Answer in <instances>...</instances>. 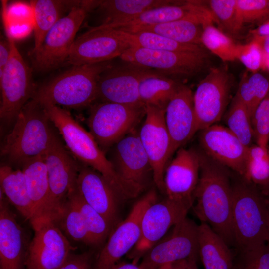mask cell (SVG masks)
<instances>
[{"instance_id": "22", "label": "cell", "mask_w": 269, "mask_h": 269, "mask_svg": "<svg viewBox=\"0 0 269 269\" xmlns=\"http://www.w3.org/2000/svg\"><path fill=\"white\" fill-rule=\"evenodd\" d=\"M165 121L171 139L172 155L199 131L193 94L189 87L181 84L166 108Z\"/></svg>"}, {"instance_id": "32", "label": "cell", "mask_w": 269, "mask_h": 269, "mask_svg": "<svg viewBox=\"0 0 269 269\" xmlns=\"http://www.w3.org/2000/svg\"><path fill=\"white\" fill-rule=\"evenodd\" d=\"M181 84L157 72L141 82L139 86L140 101L145 105L165 110Z\"/></svg>"}, {"instance_id": "24", "label": "cell", "mask_w": 269, "mask_h": 269, "mask_svg": "<svg viewBox=\"0 0 269 269\" xmlns=\"http://www.w3.org/2000/svg\"><path fill=\"white\" fill-rule=\"evenodd\" d=\"M8 203L0 189V269H22L28 249L26 237Z\"/></svg>"}, {"instance_id": "17", "label": "cell", "mask_w": 269, "mask_h": 269, "mask_svg": "<svg viewBox=\"0 0 269 269\" xmlns=\"http://www.w3.org/2000/svg\"><path fill=\"white\" fill-rule=\"evenodd\" d=\"M145 119L138 133L150 162L153 179L159 190L165 193L164 173L171 157V141L165 121V110L145 105Z\"/></svg>"}, {"instance_id": "36", "label": "cell", "mask_w": 269, "mask_h": 269, "mask_svg": "<svg viewBox=\"0 0 269 269\" xmlns=\"http://www.w3.org/2000/svg\"><path fill=\"white\" fill-rule=\"evenodd\" d=\"M68 198L72 200L79 209L89 234L92 245L101 244L111 233L113 226L101 214L83 199L77 189Z\"/></svg>"}, {"instance_id": "47", "label": "cell", "mask_w": 269, "mask_h": 269, "mask_svg": "<svg viewBox=\"0 0 269 269\" xmlns=\"http://www.w3.org/2000/svg\"><path fill=\"white\" fill-rule=\"evenodd\" d=\"M10 52V45L7 38L6 39H1L0 42V77L2 75L9 61Z\"/></svg>"}, {"instance_id": "35", "label": "cell", "mask_w": 269, "mask_h": 269, "mask_svg": "<svg viewBox=\"0 0 269 269\" xmlns=\"http://www.w3.org/2000/svg\"><path fill=\"white\" fill-rule=\"evenodd\" d=\"M261 189L269 183V148L253 144L248 147L243 177Z\"/></svg>"}, {"instance_id": "39", "label": "cell", "mask_w": 269, "mask_h": 269, "mask_svg": "<svg viewBox=\"0 0 269 269\" xmlns=\"http://www.w3.org/2000/svg\"><path fill=\"white\" fill-rule=\"evenodd\" d=\"M207 3L218 28L230 37L238 35L243 26L238 17L237 0H211Z\"/></svg>"}, {"instance_id": "11", "label": "cell", "mask_w": 269, "mask_h": 269, "mask_svg": "<svg viewBox=\"0 0 269 269\" xmlns=\"http://www.w3.org/2000/svg\"><path fill=\"white\" fill-rule=\"evenodd\" d=\"M125 62L154 68L165 76H192L203 70L208 63L206 52L185 53L160 51L131 46L120 56Z\"/></svg>"}, {"instance_id": "14", "label": "cell", "mask_w": 269, "mask_h": 269, "mask_svg": "<svg viewBox=\"0 0 269 269\" xmlns=\"http://www.w3.org/2000/svg\"><path fill=\"white\" fill-rule=\"evenodd\" d=\"M198 256V225L186 216L172 227L169 235L146 253L139 266L141 269H157Z\"/></svg>"}, {"instance_id": "21", "label": "cell", "mask_w": 269, "mask_h": 269, "mask_svg": "<svg viewBox=\"0 0 269 269\" xmlns=\"http://www.w3.org/2000/svg\"><path fill=\"white\" fill-rule=\"evenodd\" d=\"M200 131L199 142L205 155L243 177L248 147L220 125L215 124Z\"/></svg>"}, {"instance_id": "55", "label": "cell", "mask_w": 269, "mask_h": 269, "mask_svg": "<svg viewBox=\"0 0 269 269\" xmlns=\"http://www.w3.org/2000/svg\"><path fill=\"white\" fill-rule=\"evenodd\" d=\"M172 264H167L164 265H163L157 269H172L171 268Z\"/></svg>"}, {"instance_id": "12", "label": "cell", "mask_w": 269, "mask_h": 269, "mask_svg": "<svg viewBox=\"0 0 269 269\" xmlns=\"http://www.w3.org/2000/svg\"><path fill=\"white\" fill-rule=\"evenodd\" d=\"M155 190L147 193L133 207L127 218L111 232L93 269H111L136 245L141 235V222L147 208L157 201Z\"/></svg>"}, {"instance_id": "25", "label": "cell", "mask_w": 269, "mask_h": 269, "mask_svg": "<svg viewBox=\"0 0 269 269\" xmlns=\"http://www.w3.org/2000/svg\"><path fill=\"white\" fill-rule=\"evenodd\" d=\"M33 207L32 227L53 221L50 214V190L44 154L26 161L22 165Z\"/></svg>"}, {"instance_id": "26", "label": "cell", "mask_w": 269, "mask_h": 269, "mask_svg": "<svg viewBox=\"0 0 269 269\" xmlns=\"http://www.w3.org/2000/svg\"><path fill=\"white\" fill-rule=\"evenodd\" d=\"M193 13L185 18L131 30L129 33H154L178 42L200 45L204 25L213 21L209 12L191 5Z\"/></svg>"}, {"instance_id": "4", "label": "cell", "mask_w": 269, "mask_h": 269, "mask_svg": "<svg viewBox=\"0 0 269 269\" xmlns=\"http://www.w3.org/2000/svg\"><path fill=\"white\" fill-rule=\"evenodd\" d=\"M112 65L111 60L73 66L37 88L33 98L42 104L75 109L91 106L97 100L100 75Z\"/></svg>"}, {"instance_id": "33", "label": "cell", "mask_w": 269, "mask_h": 269, "mask_svg": "<svg viewBox=\"0 0 269 269\" xmlns=\"http://www.w3.org/2000/svg\"><path fill=\"white\" fill-rule=\"evenodd\" d=\"M2 19L6 35L15 40L27 37L33 31L34 14L29 3L15 1L7 4L6 0H2Z\"/></svg>"}, {"instance_id": "41", "label": "cell", "mask_w": 269, "mask_h": 269, "mask_svg": "<svg viewBox=\"0 0 269 269\" xmlns=\"http://www.w3.org/2000/svg\"><path fill=\"white\" fill-rule=\"evenodd\" d=\"M239 20L245 24L259 23L269 18V0H237Z\"/></svg>"}, {"instance_id": "53", "label": "cell", "mask_w": 269, "mask_h": 269, "mask_svg": "<svg viewBox=\"0 0 269 269\" xmlns=\"http://www.w3.org/2000/svg\"><path fill=\"white\" fill-rule=\"evenodd\" d=\"M263 68L269 71V54H265Z\"/></svg>"}, {"instance_id": "54", "label": "cell", "mask_w": 269, "mask_h": 269, "mask_svg": "<svg viewBox=\"0 0 269 269\" xmlns=\"http://www.w3.org/2000/svg\"><path fill=\"white\" fill-rule=\"evenodd\" d=\"M260 190L265 196L269 198V183L267 186L261 188Z\"/></svg>"}, {"instance_id": "27", "label": "cell", "mask_w": 269, "mask_h": 269, "mask_svg": "<svg viewBox=\"0 0 269 269\" xmlns=\"http://www.w3.org/2000/svg\"><path fill=\"white\" fill-rule=\"evenodd\" d=\"M198 255L205 269H234L230 247L204 223L198 225Z\"/></svg>"}, {"instance_id": "20", "label": "cell", "mask_w": 269, "mask_h": 269, "mask_svg": "<svg viewBox=\"0 0 269 269\" xmlns=\"http://www.w3.org/2000/svg\"><path fill=\"white\" fill-rule=\"evenodd\" d=\"M200 170V153L191 149H179L165 169L164 183L166 197L192 207Z\"/></svg>"}, {"instance_id": "42", "label": "cell", "mask_w": 269, "mask_h": 269, "mask_svg": "<svg viewBox=\"0 0 269 269\" xmlns=\"http://www.w3.org/2000/svg\"><path fill=\"white\" fill-rule=\"evenodd\" d=\"M239 251V254L234 260V269H269L268 244Z\"/></svg>"}, {"instance_id": "7", "label": "cell", "mask_w": 269, "mask_h": 269, "mask_svg": "<svg viewBox=\"0 0 269 269\" xmlns=\"http://www.w3.org/2000/svg\"><path fill=\"white\" fill-rule=\"evenodd\" d=\"M145 113L143 104L129 105L99 102L91 105L87 123L89 131L105 152L131 132Z\"/></svg>"}, {"instance_id": "40", "label": "cell", "mask_w": 269, "mask_h": 269, "mask_svg": "<svg viewBox=\"0 0 269 269\" xmlns=\"http://www.w3.org/2000/svg\"><path fill=\"white\" fill-rule=\"evenodd\" d=\"M62 229L73 240L92 245L82 216L74 203L68 199L59 220Z\"/></svg>"}, {"instance_id": "56", "label": "cell", "mask_w": 269, "mask_h": 269, "mask_svg": "<svg viewBox=\"0 0 269 269\" xmlns=\"http://www.w3.org/2000/svg\"><path fill=\"white\" fill-rule=\"evenodd\" d=\"M266 197H267V206H268V211H269V198L267 196ZM267 243L269 245V236H268V241Z\"/></svg>"}, {"instance_id": "46", "label": "cell", "mask_w": 269, "mask_h": 269, "mask_svg": "<svg viewBox=\"0 0 269 269\" xmlns=\"http://www.w3.org/2000/svg\"><path fill=\"white\" fill-rule=\"evenodd\" d=\"M57 269H92L91 254L88 252L78 254L72 253Z\"/></svg>"}, {"instance_id": "19", "label": "cell", "mask_w": 269, "mask_h": 269, "mask_svg": "<svg viewBox=\"0 0 269 269\" xmlns=\"http://www.w3.org/2000/svg\"><path fill=\"white\" fill-rule=\"evenodd\" d=\"M34 237L28 246L26 269H57L75 248L53 221L35 227Z\"/></svg>"}, {"instance_id": "38", "label": "cell", "mask_w": 269, "mask_h": 269, "mask_svg": "<svg viewBox=\"0 0 269 269\" xmlns=\"http://www.w3.org/2000/svg\"><path fill=\"white\" fill-rule=\"evenodd\" d=\"M201 42L202 46L224 62L236 60L238 44L231 37L215 27L213 22L204 25Z\"/></svg>"}, {"instance_id": "5", "label": "cell", "mask_w": 269, "mask_h": 269, "mask_svg": "<svg viewBox=\"0 0 269 269\" xmlns=\"http://www.w3.org/2000/svg\"><path fill=\"white\" fill-rule=\"evenodd\" d=\"M232 226L239 251L267 243L269 214L267 197L255 185L239 182L232 185Z\"/></svg>"}, {"instance_id": "10", "label": "cell", "mask_w": 269, "mask_h": 269, "mask_svg": "<svg viewBox=\"0 0 269 269\" xmlns=\"http://www.w3.org/2000/svg\"><path fill=\"white\" fill-rule=\"evenodd\" d=\"M109 159L117 175L136 197L153 177L151 165L138 134L132 131L114 145Z\"/></svg>"}, {"instance_id": "50", "label": "cell", "mask_w": 269, "mask_h": 269, "mask_svg": "<svg viewBox=\"0 0 269 269\" xmlns=\"http://www.w3.org/2000/svg\"><path fill=\"white\" fill-rule=\"evenodd\" d=\"M258 39L262 45V49L265 54H269V36Z\"/></svg>"}, {"instance_id": "29", "label": "cell", "mask_w": 269, "mask_h": 269, "mask_svg": "<svg viewBox=\"0 0 269 269\" xmlns=\"http://www.w3.org/2000/svg\"><path fill=\"white\" fill-rule=\"evenodd\" d=\"M0 189L9 202L30 222L33 216V207L22 170L2 164L0 167Z\"/></svg>"}, {"instance_id": "48", "label": "cell", "mask_w": 269, "mask_h": 269, "mask_svg": "<svg viewBox=\"0 0 269 269\" xmlns=\"http://www.w3.org/2000/svg\"><path fill=\"white\" fill-rule=\"evenodd\" d=\"M250 33L253 38H262L269 36V18L260 23L257 28L251 30Z\"/></svg>"}, {"instance_id": "34", "label": "cell", "mask_w": 269, "mask_h": 269, "mask_svg": "<svg viewBox=\"0 0 269 269\" xmlns=\"http://www.w3.org/2000/svg\"><path fill=\"white\" fill-rule=\"evenodd\" d=\"M120 31L123 37L131 46L185 53H202L206 51L202 46L179 43L154 33H129Z\"/></svg>"}, {"instance_id": "23", "label": "cell", "mask_w": 269, "mask_h": 269, "mask_svg": "<svg viewBox=\"0 0 269 269\" xmlns=\"http://www.w3.org/2000/svg\"><path fill=\"white\" fill-rule=\"evenodd\" d=\"M77 189L83 199L113 226L121 200L113 186L100 173L80 162Z\"/></svg>"}, {"instance_id": "16", "label": "cell", "mask_w": 269, "mask_h": 269, "mask_svg": "<svg viewBox=\"0 0 269 269\" xmlns=\"http://www.w3.org/2000/svg\"><path fill=\"white\" fill-rule=\"evenodd\" d=\"M130 47L120 30L97 26L76 38L67 62L76 66L109 61Z\"/></svg>"}, {"instance_id": "2", "label": "cell", "mask_w": 269, "mask_h": 269, "mask_svg": "<svg viewBox=\"0 0 269 269\" xmlns=\"http://www.w3.org/2000/svg\"><path fill=\"white\" fill-rule=\"evenodd\" d=\"M42 105L62 136L66 148L79 162L102 174L121 200L135 197L119 178L89 131L86 130L64 108L48 104Z\"/></svg>"}, {"instance_id": "31", "label": "cell", "mask_w": 269, "mask_h": 269, "mask_svg": "<svg viewBox=\"0 0 269 269\" xmlns=\"http://www.w3.org/2000/svg\"><path fill=\"white\" fill-rule=\"evenodd\" d=\"M79 0H34L30 3L34 14V46L38 49L45 36L62 17L65 10L71 9Z\"/></svg>"}, {"instance_id": "3", "label": "cell", "mask_w": 269, "mask_h": 269, "mask_svg": "<svg viewBox=\"0 0 269 269\" xmlns=\"http://www.w3.org/2000/svg\"><path fill=\"white\" fill-rule=\"evenodd\" d=\"M2 142L0 154L10 163L22 166L43 155L55 133L44 107L34 98L23 107Z\"/></svg>"}, {"instance_id": "18", "label": "cell", "mask_w": 269, "mask_h": 269, "mask_svg": "<svg viewBox=\"0 0 269 269\" xmlns=\"http://www.w3.org/2000/svg\"><path fill=\"white\" fill-rule=\"evenodd\" d=\"M230 87V76L222 67L211 68L198 84L193 94L198 130L220 120L227 104Z\"/></svg>"}, {"instance_id": "30", "label": "cell", "mask_w": 269, "mask_h": 269, "mask_svg": "<svg viewBox=\"0 0 269 269\" xmlns=\"http://www.w3.org/2000/svg\"><path fill=\"white\" fill-rule=\"evenodd\" d=\"M193 13L188 2L177 3L153 8L137 15L126 21L112 25H99L103 28L115 29L124 32L147 26L156 25L185 18Z\"/></svg>"}, {"instance_id": "37", "label": "cell", "mask_w": 269, "mask_h": 269, "mask_svg": "<svg viewBox=\"0 0 269 269\" xmlns=\"http://www.w3.org/2000/svg\"><path fill=\"white\" fill-rule=\"evenodd\" d=\"M227 128L246 147L253 144L254 134L252 117L246 106L236 97L233 98L225 117Z\"/></svg>"}, {"instance_id": "52", "label": "cell", "mask_w": 269, "mask_h": 269, "mask_svg": "<svg viewBox=\"0 0 269 269\" xmlns=\"http://www.w3.org/2000/svg\"><path fill=\"white\" fill-rule=\"evenodd\" d=\"M197 259L191 258L187 259L186 269H198L196 264Z\"/></svg>"}, {"instance_id": "43", "label": "cell", "mask_w": 269, "mask_h": 269, "mask_svg": "<svg viewBox=\"0 0 269 269\" xmlns=\"http://www.w3.org/2000/svg\"><path fill=\"white\" fill-rule=\"evenodd\" d=\"M256 144L268 146L269 142V90L259 104L252 117Z\"/></svg>"}, {"instance_id": "13", "label": "cell", "mask_w": 269, "mask_h": 269, "mask_svg": "<svg viewBox=\"0 0 269 269\" xmlns=\"http://www.w3.org/2000/svg\"><path fill=\"white\" fill-rule=\"evenodd\" d=\"M157 72L127 62L117 66L112 65L100 75L97 100L129 105L143 104L139 97L140 83Z\"/></svg>"}, {"instance_id": "44", "label": "cell", "mask_w": 269, "mask_h": 269, "mask_svg": "<svg viewBox=\"0 0 269 269\" xmlns=\"http://www.w3.org/2000/svg\"><path fill=\"white\" fill-rule=\"evenodd\" d=\"M264 57L261 43L256 38L247 44L237 45L236 59L251 73L257 72L263 68Z\"/></svg>"}, {"instance_id": "28", "label": "cell", "mask_w": 269, "mask_h": 269, "mask_svg": "<svg viewBox=\"0 0 269 269\" xmlns=\"http://www.w3.org/2000/svg\"><path fill=\"white\" fill-rule=\"evenodd\" d=\"M178 2L167 0H100L97 7L101 20L99 25L120 23L145 11Z\"/></svg>"}, {"instance_id": "51", "label": "cell", "mask_w": 269, "mask_h": 269, "mask_svg": "<svg viewBox=\"0 0 269 269\" xmlns=\"http://www.w3.org/2000/svg\"><path fill=\"white\" fill-rule=\"evenodd\" d=\"M187 259L175 262L171 264L172 269H186Z\"/></svg>"}, {"instance_id": "45", "label": "cell", "mask_w": 269, "mask_h": 269, "mask_svg": "<svg viewBox=\"0 0 269 269\" xmlns=\"http://www.w3.org/2000/svg\"><path fill=\"white\" fill-rule=\"evenodd\" d=\"M248 80L257 108L269 90V80L258 72L248 74Z\"/></svg>"}, {"instance_id": "9", "label": "cell", "mask_w": 269, "mask_h": 269, "mask_svg": "<svg viewBox=\"0 0 269 269\" xmlns=\"http://www.w3.org/2000/svg\"><path fill=\"white\" fill-rule=\"evenodd\" d=\"M44 158L50 190L51 218L56 222L69 196L77 189L80 162L55 134Z\"/></svg>"}, {"instance_id": "15", "label": "cell", "mask_w": 269, "mask_h": 269, "mask_svg": "<svg viewBox=\"0 0 269 269\" xmlns=\"http://www.w3.org/2000/svg\"><path fill=\"white\" fill-rule=\"evenodd\" d=\"M190 208L166 197L149 206L142 218L139 240L128 253L133 263L137 264L139 259L157 244L170 228L187 216Z\"/></svg>"}, {"instance_id": "49", "label": "cell", "mask_w": 269, "mask_h": 269, "mask_svg": "<svg viewBox=\"0 0 269 269\" xmlns=\"http://www.w3.org/2000/svg\"><path fill=\"white\" fill-rule=\"evenodd\" d=\"M111 269H141L139 265L134 263H121L116 264Z\"/></svg>"}, {"instance_id": "1", "label": "cell", "mask_w": 269, "mask_h": 269, "mask_svg": "<svg viewBox=\"0 0 269 269\" xmlns=\"http://www.w3.org/2000/svg\"><path fill=\"white\" fill-rule=\"evenodd\" d=\"M200 170L193 207L201 221L209 225L230 247L235 245L232 226V185L226 168L200 154Z\"/></svg>"}, {"instance_id": "6", "label": "cell", "mask_w": 269, "mask_h": 269, "mask_svg": "<svg viewBox=\"0 0 269 269\" xmlns=\"http://www.w3.org/2000/svg\"><path fill=\"white\" fill-rule=\"evenodd\" d=\"M95 0H79L45 36L40 47L29 53L34 68L47 72L58 68L69 56L76 35L86 14L95 8Z\"/></svg>"}, {"instance_id": "8", "label": "cell", "mask_w": 269, "mask_h": 269, "mask_svg": "<svg viewBox=\"0 0 269 269\" xmlns=\"http://www.w3.org/2000/svg\"><path fill=\"white\" fill-rule=\"evenodd\" d=\"M10 45L9 61L0 77V117L6 123L14 122L23 107L31 100L37 87L33 81L32 70L24 61L15 40L6 35Z\"/></svg>"}]
</instances>
